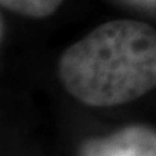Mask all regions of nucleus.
Returning a JSON list of instances; mask_svg holds the SVG:
<instances>
[{
    "label": "nucleus",
    "mask_w": 156,
    "mask_h": 156,
    "mask_svg": "<svg viewBox=\"0 0 156 156\" xmlns=\"http://www.w3.org/2000/svg\"><path fill=\"white\" fill-rule=\"evenodd\" d=\"M59 78L87 106L136 100L156 87V30L133 19L103 23L62 54Z\"/></svg>",
    "instance_id": "1"
},
{
    "label": "nucleus",
    "mask_w": 156,
    "mask_h": 156,
    "mask_svg": "<svg viewBox=\"0 0 156 156\" xmlns=\"http://www.w3.org/2000/svg\"><path fill=\"white\" fill-rule=\"evenodd\" d=\"M84 156H156V132L145 126H127L88 143Z\"/></svg>",
    "instance_id": "2"
},
{
    "label": "nucleus",
    "mask_w": 156,
    "mask_h": 156,
    "mask_svg": "<svg viewBox=\"0 0 156 156\" xmlns=\"http://www.w3.org/2000/svg\"><path fill=\"white\" fill-rule=\"evenodd\" d=\"M64 0H0L2 6L10 12L28 17H46L59 7Z\"/></svg>",
    "instance_id": "3"
}]
</instances>
